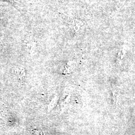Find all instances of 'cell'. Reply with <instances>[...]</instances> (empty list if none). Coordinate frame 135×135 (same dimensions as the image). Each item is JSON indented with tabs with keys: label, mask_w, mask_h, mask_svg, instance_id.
<instances>
[{
	"label": "cell",
	"mask_w": 135,
	"mask_h": 135,
	"mask_svg": "<svg viewBox=\"0 0 135 135\" xmlns=\"http://www.w3.org/2000/svg\"><path fill=\"white\" fill-rule=\"evenodd\" d=\"M17 74L20 80L22 82L25 81L26 78V73L24 69L23 68L18 69L17 70Z\"/></svg>",
	"instance_id": "obj_1"
},
{
	"label": "cell",
	"mask_w": 135,
	"mask_h": 135,
	"mask_svg": "<svg viewBox=\"0 0 135 135\" xmlns=\"http://www.w3.org/2000/svg\"><path fill=\"white\" fill-rule=\"evenodd\" d=\"M72 70V66L71 65H70V64H67V65L66 66V67L65 68L64 73L67 74L68 73H69L71 72Z\"/></svg>",
	"instance_id": "obj_2"
}]
</instances>
